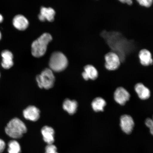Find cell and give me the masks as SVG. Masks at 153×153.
Returning a JSON list of instances; mask_svg holds the SVG:
<instances>
[{
	"label": "cell",
	"mask_w": 153,
	"mask_h": 153,
	"mask_svg": "<svg viewBox=\"0 0 153 153\" xmlns=\"http://www.w3.org/2000/svg\"><path fill=\"white\" fill-rule=\"evenodd\" d=\"M27 129L25 125L18 118H14L10 121L5 128L6 133L14 139L20 138Z\"/></svg>",
	"instance_id": "6da1fadb"
},
{
	"label": "cell",
	"mask_w": 153,
	"mask_h": 153,
	"mask_svg": "<svg viewBox=\"0 0 153 153\" xmlns=\"http://www.w3.org/2000/svg\"><path fill=\"white\" fill-rule=\"evenodd\" d=\"M52 40V37L50 34L45 33L34 41L31 46L33 56L39 57L43 56L46 52L48 45Z\"/></svg>",
	"instance_id": "7a4b0ae2"
},
{
	"label": "cell",
	"mask_w": 153,
	"mask_h": 153,
	"mask_svg": "<svg viewBox=\"0 0 153 153\" xmlns=\"http://www.w3.org/2000/svg\"><path fill=\"white\" fill-rule=\"evenodd\" d=\"M49 65L50 69L52 71L56 72L62 71L68 66V59L62 53L55 52L51 55Z\"/></svg>",
	"instance_id": "3957f363"
},
{
	"label": "cell",
	"mask_w": 153,
	"mask_h": 153,
	"mask_svg": "<svg viewBox=\"0 0 153 153\" xmlns=\"http://www.w3.org/2000/svg\"><path fill=\"white\" fill-rule=\"evenodd\" d=\"M36 80L40 88L49 89L54 85L55 78L52 71L47 68L37 76Z\"/></svg>",
	"instance_id": "277c9868"
},
{
	"label": "cell",
	"mask_w": 153,
	"mask_h": 153,
	"mask_svg": "<svg viewBox=\"0 0 153 153\" xmlns=\"http://www.w3.org/2000/svg\"><path fill=\"white\" fill-rule=\"evenodd\" d=\"M105 68L110 71L117 70L121 65V62L118 55L116 53L110 52L105 55Z\"/></svg>",
	"instance_id": "5b68a950"
},
{
	"label": "cell",
	"mask_w": 153,
	"mask_h": 153,
	"mask_svg": "<svg viewBox=\"0 0 153 153\" xmlns=\"http://www.w3.org/2000/svg\"><path fill=\"white\" fill-rule=\"evenodd\" d=\"M120 127L124 133L129 134L133 131L134 122L131 116L124 114L120 118Z\"/></svg>",
	"instance_id": "8992f818"
},
{
	"label": "cell",
	"mask_w": 153,
	"mask_h": 153,
	"mask_svg": "<svg viewBox=\"0 0 153 153\" xmlns=\"http://www.w3.org/2000/svg\"><path fill=\"white\" fill-rule=\"evenodd\" d=\"M129 93L122 87H119L116 89L114 93V99L118 104L123 105L129 100Z\"/></svg>",
	"instance_id": "52a82bcc"
},
{
	"label": "cell",
	"mask_w": 153,
	"mask_h": 153,
	"mask_svg": "<svg viewBox=\"0 0 153 153\" xmlns=\"http://www.w3.org/2000/svg\"><path fill=\"white\" fill-rule=\"evenodd\" d=\"M140 63L141 65L148 67L152 65L153 60L152 53L148 50L143 49L140 51L138 54Z\"/></svg>",
	"instance_id": "ba28073f"
},
{
	"label": "cell",
	"mask_w": 153,
	"mask_h": 153,
	"mask_svg": "<svg viewBox=\"0 0 153 153\" xmlns=\"http://www.w3.org/2000/svg\"><path fill=\"white\" fill-rule=\"evenodd\" d=\"M40 111L36 107L29 106L23 111L24 117L27 120L36 121L40 117Z\"/></svg>",
	"instance_id": "9c48e42d"
},
{
	"label": "cell",
	"mask_w": 153,
	"mask_h": 153,
	"mask_svg": "<svg viewBox=\"0 0 153 153\" xmlns=\"http://www.w3.org/2000/svg\"><path fill=\"white\" fill-rule=\"evenodd\" d=\"M55 14V11L53 8L42 7L40 14L38 15V18L42 22L47 20L49 22H53L54 20Z\"/></svg>",
	"instance_id": "30bf717a"
},
{
	"label": "cell",
	"mask_w": 153,
	"mask_h": 153,
	"mask_svg": "<svg viewBox=\"0 0 153 153\" xmlns=\"http://www.w3.org/2000/svg\"><path fill=\"white\" fill-rule=\"evenodd\" d=\"M1 56L2 57L1 66L5 69H9L12 67L13 62V56L12 53L8 50H4L2 51Z\"/></svg>",
	"instance_id": "8fae6325"
},
{
	"label": "cell",
	"mask_w": 153,
	"mask_h": 153,
	"mask_svg": "<svg viewBox=\"0 0 153 153\" xmlns=\"http://www.w3.org/2000/svg\"><path fill=\"white\" fill-rule=\"evenodd\" d=\"M13 25L17 29L21 30H25L28 27L29 22L25 17L22 15H18L13 19Z\"/></svg>",
	"instance_id": "7c38bea8"
},
{
	"label": "cell",
	"mask_w": 153,
	"mask_h": 153,
	"mask_svg": "<svg viewBox=\"0 0 153 153\" xmlns=\"http://www.w3.org/2000/svg\"><path fill=\"white\" fill-rule=\"evenodd\" d=\"M134 89L139 98L141 100H146L150 97L151 94L150 90L142 83L136 84Z\"/></svg>",
	"instance_id": "4fadbf2b"
},
{
	"label": "cell",
	"mask_w": 153,
	"mask_h": 153,
	"mask_svg": "<svg viewBox=\"0 0 153 153\" xmlns=\"http://www.w3.org/2000/svg\"><path fill=\"white\" fill-rule=\"evenodd\" d=\"M41 133L45 142L48 144H52L54 141V130L52 128L45 126L41 130Z\"/></svg>",
	"instance_id": "5bb4252c"
},
{
	"label": "cell",
	"mask_w": 153,
	"mask_h": 153,
	"mask_svg": "<svg viewBox=\"0 0 153 153\" xmlns=\"http://www.w3.org/2000/svg\"><path fill=\"white\" fill-rule=\"evenodd\" d=\"M78 105L77 102L76 101L66 99L63 103V108L69 114L73 115L76 112Z\"/></svg>",
	"instance_id": "9a60e30c"
},
{
	"label": "cell",
	"mask_w": 153,
	"mask_h": 153,
	"mask_svg": "<svg viewBox=\"0 0 153 153\" xmlns=\"http://www.w3.org/2000/svg\"><path fill=\"white\" fill-rule=\"evenodd\" d=\"M106 105V101L101 97H96L91 104L92 108L95 112L103 111Z\"/></svg>",
	"instance_id": "2e32d148"
},
{
	"label": "cell",
	"mask_w": 153,
	"mask_h": 153,
	"mask_svg": "<svg viewBox=\"0 0 153 153\" xmlns=\"http://www.w3.org/2000/svg\"><path fill=\"white\" fill-rule=\"evenodd\" d=\"M84 72L89 79L94 80L98 76V72L95 66L91 64L86 65L84 67Z\"/></svg>",
	"instance_id": "e0dca14e"
},
{
	"label": "cell",
	"mask_w": 153,
	"mask_h": 153,
	"mask_svg": "<svg viewBox=\"0 0 153 153\" xmlns=\"http://www.w3.org/2000/svg\"><path fill=\"white\" fill-rule=\"evenodd\" d=\"M7 151L9 153H20L21 147L18 141L12 140L9 141L8 144Z\"/></svg>",
	"instance_id": "ac0fdd59"
},
{
	"label": "cell",
	"mask_w": 153,
	"mask_h": 153,
	"mask_svg": "<svg viewBox=\"0 0 153 153\" xmlns=\"http://www.w3.org/2000/svg\"><path fill=\"white\" fill-rule=\"evenodd\" d=\"M141 6L148 8L152 4L153 0H136Z\"/></svg>",
	"instance_id": "d6986e66"
},
{
	"label": "cell",
	"mask_w": 153,
	"mask_h": 153,
	"mask_svg": "<svg viewBox=\"0 0 153 153\" xmlns=\"http://www.w3.org/2000/svg\"><path fill=\"white\" fill-rule=\"evenodd\" d=\"M45 153H58L57 152V148L54 145L48 144L45 148Z\"/></svg>",
	"instance_id": "ffe728a7"
},
{
	"label": "cell",
	"mask_w": 153,
	"mask_h": 153,
	"mask_svg": "<svg viewBox=\"0 0 153 153\" xmlns=\"http://www.w3.org/2000/svg\"><path fill=\"white\" fill-rule=\"evenodd\" d=\"M145 124L147 127L150 129L151 134L153 135V122L152 119L150 118H147L145 121Z\"/></svg>",
	"instance_id": "44dd1931"
},
{
	"label": "cell",
	"mask_w": 153,
	"mask_h": 153,
	"mask_svg": "<svg viewBox=\"0 0 153 153\" xmlns=\"http://www.w3.org/2000/svg\"><path fill=\"white\" fill-rule=\"evenodd\" d=\"M6 146L4 141L0 139V153H2L4 151Z\"/></svg>",
	"instance_id": "7402d4cb"
},
{
	"label": "cell",
	"mask_w": 153,
	"mask_h": 153,
	"mask_svg": "<svg viewBox=\"0 0 153 153\" xmlns=\"http://www.w3.org/2000/svg\"><path fill=\"white\" fill-rule=\"evenodd\" d=\"M118 1L120 3L128 5H131L133 2V0H118Z\"/></svg>",
	"instance_id": "603a6c76"
},
{
	"label": "cell",
	"mask_w": 153,
	"mask_h": 153,
	"mask_svg": "<svg viewBox=\"0 0 153 153\" xmlns=\"http://www.w3.org/2000/svg\"><path fill=\"white\" fill-rule=\"evenodd\" d=\"M3 17L1 14H0V23L3 22Z\"/></svg>",
	"instance_id": "cb8c5ba5"
},
{
	"label": "cell",
	"mask_w": 153,
	"mask_h": 153,
	"mask_svg": "<svg viewBox=\"0 0 153 153\" xmlns=\"http://www.w3.org/2000/svg\"><path fill=\"white\" fill-rule=\"evenodd\" d=\"M1 32H0V40H1Z\"/></svg>",
	"instance_id": "d4e9b609"
},
{
	"label": "cell",
	"mask_w": 153,
	"mask_h": 153,
	"mask_svg": "<svg viewBox=\"0 0 153 153\" xmlns=\"http://www.w3.org/2000/svg\"><path fill=\"white\" fill-rule=\"evenodd\" d=\"M0 76H1V74H0Z\"/></svg>",
	"instance_id": "484cf974"
}]
</instances>
